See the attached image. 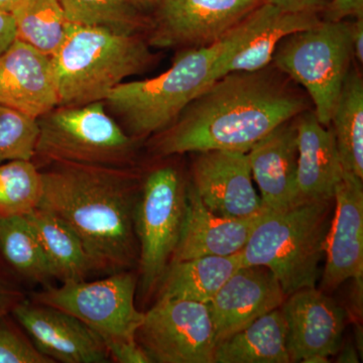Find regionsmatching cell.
Instances as JSON below:
<instances>
[{"mask_svg": "<svg viewBox=\"0 0 363 363\" xmlns=\"http://www.w3.org/2000/svg\"><path fill=\"white\" fill-rule=\"evenodd\" d=\"M311 104L272 63L257 71L230 72L208 86L175 123L155 135L152 150L161 157L208 150L247 152Z\"/></svg>", "mask_w": 363, "mask_h": 363, "instance_id": "cell-1", "label": "cell"}, {"mask_svg": "<svg viewBox=\"0 0 363 363\" xmlns=\"http://www.w3.org/2000/svg\"><path fill=\"white\" fill-rule=\"evenodd\" d=\"M42 176L39 208L71 227L97 272L111 274L138 266L135 209L142 184L131 169L57 164Z\"/></svg>", "mask_w": 363, "mask_h": 363, "instance_id": "cell-2", "label": "cell"}, {"mask_svg": "<svg viewBox=\"0 0 363 363\" xmlns=\"http://www.w3.org/2000/svg\"><path fill=\"white\" fill-rule=\"evenodd\" d=\"M274 7L267 0L216 44L182 50L171 68L157 77L121 83L104 100L105 105L123 119L135 140L167 130L218 79L221 66L267 23Z\"/></svg>", "mask_w": 363, "mask_h": 363, "instance_id": "cell-3", "label": "cell"}, {"mask_svg": "<svg viewBox=\"0 0 363 363\" xmlns=\"http://www.w3.org/2000/svg\"><path fill=\"white\" fill-rule=\"evenodd\" d=\"M140 33L68 23L65 39L52 56L59 106L104 101L124 79L147 71L156 59Z\"/></svg>", "mask_w": 363, "mask_h": 363, "instance_id": "cell-4", "label": "cell"}, {"mask_svg": "<svg viewBox=\"0 0 363 363\" xmlns=\"http://www.w3.org/2000/svg\"><path fill=\"white\" fill-rule=\"evenodd\" d=\"M333 205L334 199L321 200L264 212L241 252L243 264L271 269L286 297L314 288L321 278Z\"/></svg>", "mask_w": 363, "mask_h": 363, "instance_id": "cell-5", "label": "cell"}, {"mask_svg": "<svg viewBox=\"0 0 363 363\" xmlns=\"http://www.w3.org/2000/svg\"><path fill=\"white\" fill-rule=\"evenodd\" d=\"M35 157L45 164L128 168L138 140L105 111L104 101L58 106L38 118Z\"/></svg>", "mask_w": 363, "mask_h": 363, "instance_id": "cell-6", "label": "cell"}, {"mask_svg": "<svg viewBox=\"0 0 363 363\" xmlns=\"http://www.w3.org/2000/svg\"><path fill=\"white\" fill-rule=\"evenodd\" d=\"M352 57L348 21L322 20L284 38L274 50L272 64L304 88L318 121L328 128Z\"/></svg>", "mask_w": 363, "mask_h": 363, "instance_id": "cell-7", "label": "cell"}, {"mask_svg": "<svg viewBox=\"0 0 363 363\" xmlns=\"http://www.w3.org/2000/svg\"><path fill=\"white\" fill-rule=\"evenodd\" d=\"M136 286L138 277L130 269L95 281L68 279L35 294L33 301L77 318L104 340L109 352L114 346L136 340L145 319V313L135 307Z\"/></svg>", "mask_w": 363, "mask_h": 363, "instance_id": "cell-8", "label": "cell"}, {"mask_svg": "<svg viewBox=\"0 0 363 363\" xmlns=\"http://www.w3.org/2000/svg\"><path fill=\"white\" fill-rule=\"evenodd\" d=\"M187 187L180 172L172 166L152 169L142 183L135 234L140 286L145 295L159 286L180 240L187 211Z\"/></svg>", "mask_w": 363, "mask_h": 363, "instance_id": "cell-9", "label": "cell"}, {"mask_svg": "<svg viewBox=\"0 0 363 363\" xmlns=\"http://www.w3.org/2000/svg\"><path fill=\"white\" fill-rule=\"evenodd\" d=\"M136 341L152 363H214L217 342L209 306L159 298L145 313Z\"/></svg>", "mask_w": 363, "mask_h": 363, "instance_id": "cell-10", "label": "cell"}, {"mask_svg": "<svg viewBox=\"0 0 363 363\" xmlns=\"http://www.w3.org/2000/svg\"><path fill=\"white\" fill-rule=\"evenodd\" d=\"M267 0H156L150 47L195 49L216 44Z\"/></svg>", "mask_w": 363, "mask_h": 363, "instance_id": "cell-11", "label": "cell"}, {"mask_svg": "<svg viewBox=\"0 0 363 363\" xmlns=\"http://www.w3.org/2000/svg\"><path fill=\"white\" fill-rule=\"evenodd\" d=\"M291 362L327 363L342 345L347 313L323 291L301 289L281 306Z\"/></svg>", "mask_w": 363, "mask_h": 363, "instance_id": "cell-12", "label": "cell"}, {"mask_svg": "<svg viewBox=\"0 0 363 363\" xmlns=\"http://www.w3.org/2000/svg\"><path fill=\"white\" fill-rule=\"evenodd\" d=\"M196 154L191 184L212 213L245 218L267 211L253 187L247 152L208 150Z\"/></svg>", "mask_w": 363, "mask_h": 363, "instance_id": "cell-13", "label": "cell"}, {"mask_svg": "<svg viewBox=\"0 0 363 363\" xmlns=\"http://www.w3.org/2000/svg\"><path fill=\"white\" fill-rule=\"evenodd\" d=\"M11 315L23 327L35 348L54 362H111L104 340L68 313L26 302L25 298Z\"/></svg>", "mask_w": 363, "mask_h": 363, "instance_id": "cell-14", "label": "cell"}, {"mask_svg": "<svg viewBox=\"0 0 363 363\" xmlns=\"http://www.w3.org/2000/svg\"><path fill=\"white\" fill-rule=\"evenodd\" d=\"M334 205L335 212L324 243L323 292L335 290L348 279H363L362 179L342 169Z\"/></svg>", "mask_w": 363, "mask_h": 363, "instance_id": "cell-15", "label": "cell"}, {"mask_svg": "<svg viewBox=\"0 0 363 363\" xmlns=\"http://www.w3.org/2000/svg\"><path fill=\"white\" fill-rule=\"evenodd\" d=\"M286 296L271 269L242 266L234 272L208 303L217 344L279 309Z\"/></svg>", "mask_w": 363, "mask_h": 363, "instance_id": "cell-16", "label": "cell"}, {"mask_svg": "<svg viewBox=\"0 0 363 363\" xmlns=\"http://www.w3.org/2000/svg\"><path fill=\"white\" fill-rule=\"evenodd\" d=\"M0 104L28 116H44L60 105L52 57L16 40L0 55Z\"/></svg>", "mask_w": 363, "mask_h": 363, "instance_id": "cell-17", "label": "cell"}, {"mask_svg": "<svg viewBox=\"0 0 363 363\" xmlns=\"http://www.w3.org/2000/svg\"><path fill=\"white\" fill-rule=\"evenodd\" d=\"M298 164L294 205L334 199L342 167L331 126L322 125L310 108L295 117Z\"/></svg>", "mask_w": 363, "mask_h": 363, "instance_id": "cell-18", "label": "cell"}, {"mask_svg": "<svg viewBox=\"0 0 363 363\" xmlns=\"http://www.w3.org/2000/svg\"><path fill=\"white\" fill-rule=\"evenodd\" d=\"M264 213L245 218H227L212 213L203 204L192 184L188 183L185 222L171 262L210 255H238L247 245Z\"/></svg>", "mask_w": 363, "mask_h": 363, "instance_id": "cell-19", "label": "cell"}, {"mask_svg": "<svg viewBox=\"0 0 363 363\" xmlns=\"http://www.w3.org/2000/svg\"><path fill=\"white\" fill-rule=\"evenodd\" d=\"M247 156L264 209L278 212L293 206L298 164L295 118L255 143Z\"/></svg>", "mask_w": 363, "mask_h": 363, "instance_id": "cell-20", "label": "cell"}, {"mask_svg": "<svg viewBox=\"0 0 363 363\" xmlns=\"http://www.w3.org/2000/svg\"><path fill=\"white\" fill-rule=\"evenodd\" d=\"M243 264L242 255L196 257L171 262L160 283L159 298L208 304Z\"/></svg>", "mask_w": 363, "mask_h": 363, "instance_id": "cell-21", "label": "cell"}, {"mask_svg": "<svg viewBox=\"0 0 363 363\" xmlns=\"http://www.w3.org/2000/svg\"><path fill=\"white\" fill-rule=\"evenodd\" d=\"M25 216L42 245L52 278L79 281L97 272L82 240L61 218L39 207Z\"/></svg>", "mask_w": 363, "mask_h": 363, "instance_id": "cell-22", "label": "cell"}, {"mask_svg": "<svg viewBox=\"0 0 363 363\" xmlns=\"http://www.w3.org/2000/svg\"><path fill=\"white\" fill-rule=\"evenodd\" d=\"M281 308L217 344L214 363H290Z\"/></svg>", "mask_w": 363, "mask_h": 363, "instance_id": "cell-23", "label": "cell"}, {"mask_svg": "<svg viewBox=\"0 0 363 363\" xmlns=\"http://www.w3.org/2000/svg\"><path fill=\"white\" fill-rule=\"evenodd\" d=\"M330 126L342 169L363 180V80L357 69L346 76Z\"/></svg>", "mask_w": 363, "mask_h": 363, "instance_id": "cell-24", "label": "cell"}, {"mask_svg": "<svg viewBox=\"0 0 363 363\" xmlns=\"http://www.w3.org/2000/svg\"><path fill=\"white\" fill-rule=\"evenodd\" d=\"M319 14L290 13L274 7L272 16L247 44L227 60L218 79L230 72L257 71L272 63L274 50L286 35L321 23Z\"/></svg>", "mask_w": 363, "mask_h": 363, "instance_id": "cell-25", "label": "cell"}, {"mask_svg": "<svg viewBox=\"0 0 363 363\" xmlns=\"http://www.w3.org/2000/svg\"><path fill=\"white\" fill-rule=\"evenodd\" d=\"M0 267L13 279L18 276L38 283L54 279L42 245L26 216L0 218Z\"/></svg>", "mask_w": 363, "mask_h": 363, "instance_id": "cell-26", "label": "cell"}, {"mask_svg": "<svg viewBox=\"0 0 363 363\" xmlns=\"http://www.w3.org/2000/svg\"><path fill=\"white\" fill-rule=\"evenodd\" d=\"M13 14L16 40L52 56L65 39L67 21L60 0H18Z\"/></svg>", "mask_w": 363, "mask_h": 363, "instance_id": "cell-27", "label": "cell"}, {"mask_svg": "<svg viewBox=\"0 0 363 363\" xmlns=\"http://www.w3.org/2000/svg\"><path fill=\"white\" fill-rule=\"evenodd\" d=\"M68 23L105 28L117 33H140L147 16L130 0H60Z\"/></svg>", "mask_w": 363, "mask_h": 363, "instance_id": "cell-28", "label": "cell"}, {"mask_svg": "<svg viewBox=\"0 0 363 363\" xmlns=\"http://www.w3.org/2000/svg\"><path fill=\"white\" fill-rule=\"evenodd\" d=\"M43 189L42 172L33 161L0 164V218L32 212L39 207Z\"/></svg>", "mask_w": 363, "mask_h": 363, "instance_id": "cell-29", "label": "cell"}, {"mask_svg": "<svg viewBox=\"0 0 363 363\" xmlns=\"http://www.w3.org/2000/svg\"><path fill=\"white\" fill-rule=\"evenodd\" d=\"M39 133L38 118L0 104V164L33 161Z\"/></svg>", "mask_w": 363, "mask_h": 363, "instance_id": "cell-30", "label": "cell"}, {"mask_svg": "<svg viewBox=\"0 0 363 363\" xmlns=\"http://www.w3.org/2000/svg\"><path fill=\"white\" fill-rule=\"evenodd\" d=\"M0 363H54L21 333L11 314L0 316Z\"/></svg>", "mask_w": 363, "mask_h": 363, "instance_id": "cell-31", "label": "cell"}, {"mask_svg": "<svg viewBox=\"0 0 363 363\" xmlns=\"http://www.w3.org/2000/svg\"><path fill=\"white\" fill-rule=\"evenodd\" d=\"M347 18H363V0H330L322 13V20L339 23Z\"/></svg>", "mask_w": 363, "mask_h": 363, "instance_id": "cell-32", "label": "cell"}, {"mask_svg": "<svg viewBox=\"0 0 363 363\" xmlns=\"http://www.w3.org/2000/svg\"><path fill=\"white\" fill-rule=\"evenodd\" d=\"M23 300L25 294L16 279L0 267V316L11 314L16 306Z\"/></svg>", "mask_w": 363, "mask_h": 363, "instance_id": "cell-33", "label": "cell"}, {"mask_svg": "<svg viewBox=\"0 0 363 363\" xmlns=\"http://www.w3.org/2000/svg\"><path fill=\"white\" fill-rule=\"evenodd\" d=\"M111 359L119 363H152L138 341L119 344L109 350Z\"/></svg>", "mask_w": 363, "mask_h": 363, "instance_id": "cell-34", "label": "cell"}, {"mask_svg": "<svg viewBox=\"0 0 363 363\" xmlns=\"http://www.w3.org/2000/svg\"><path fill=\"white\" fill-rule=\"evenodd\" d=\"M274 6L290 13L319 14L330 0H269Z\"/></svg>", "mask_w": 363, "mask_h": 363, "instance_id": "cell-35", "label": "cell"}, {"mask_svg": "<svg viewBox=\"0 0 363 363\" xmlns=\"http://www.w3.org/2000/svg\"><path fill=\"white\" fill-rule=\"evenodd\" d=\"M16 40V23L13 14L0 11V55Z\"/></svg>", "mask_w": 363, "mask_h": 363, "instance_id": "cell-36", "label": "cell"}, {"mask_svg": "<svg viewBox=\"0 0 363 363\" xmlns=\"http://www.w3.org/2000/svg\"><path fill=\"white\" fill-rule=\"evenodd\" d=\"M350 26L351 45H352L353 57L358 63H363V18H355Z\"/></svg>", "mask_w": 363, "mask_h": 363, "instance_id": "cell-37", "label": "cell"}, {"mask_svg": "<svg viewBox=\"0 0 363 363\" xmlns=\"http://www.w3.org/2000/svg\"><path fill=\"white\" fill-rule=\"evenodd\" d=\"M338 352H340V354H339L337 362H359V357L352 344L347 343L344 347L341 345Z\"/></svg>", "mask_w": 363, "mask_h": 363, "instance_id": "cell-38", "label": "cell"}, {"mask_svg": "<svg viewBox=\"0 0 363 363\" xmlns=\"http://www.w3.org/2000/svg\"><path fill=\"white\" fill-rule=\"evenodd\" d=\"M133 2V6L138 9L145 16L150 13L152 11V6H154L156 0H130Z\"/></svg>", "mask_w": 363, "mask_h": 363, "instance_id": "cell-39", "label": "cell"}, {"mask_svg": "<svg viewBox=\"0 0 363 363\" xmlns=\"http://www.w3.org/2000/svg\"><path fill=\"white\" fill-rule=\"evenodd\" d=\"M18 0H0V11L11 13Z\"/></svg>", "mask_w": 363, "mask_h": 363, "instance_id": "cell-40", "label": "cell"}]
</instances>
